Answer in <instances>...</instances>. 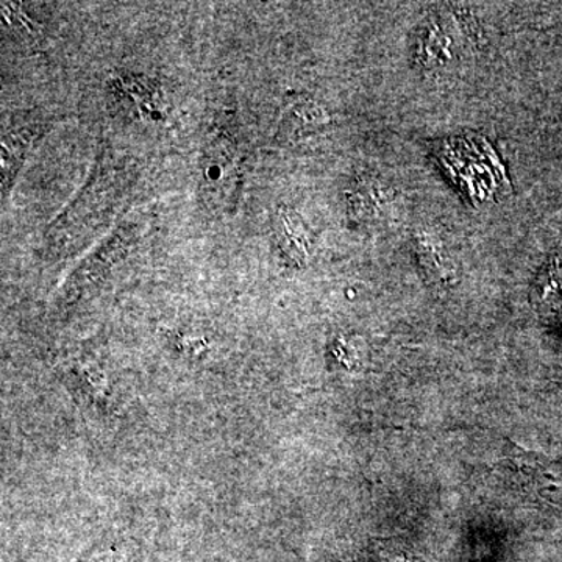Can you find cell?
I'll list each match as a JSON object with an SVG mask.
<instances>
[{
    "mask_svg": "<svg viewBox=\"0 0 562 562\" xmlns=\"http://www.w3.org/2000/svg\"><path fill=\"white\" fill-rule=\"evenodd\" d=\"M276 233L280 249L292 265L303 268L312 258V241L302 217L290 209H280L276 216Z\"/></svg>",
    "mask_w": 562,
    "mask_h": 562,
    "instance_id": "obj_2",
    "label": "cell"
},
{
    "mask_svg": "<svg viewBox=\"0 0 562 562\" xmlns=\"http://www.w3.org/2000/svg\"><path fill=\"white\" fill-rule=\"evenodd\" d=\"M330 121L327 111L319 103L310 98H292L284 106L281 116V135L295 136L299 133L319 128L325 122Z\"/></svg>",
    "mask_w": 562,
    "mask_h": 562,
    "instance_id": "obj_3",
    "label": "cell"
},
{
    "mask_svg": "<svg viewBox=\"0 0 562 562\" xmlns=\"http://www.w3.org/2000/svg\"><path fill=\"white\" fill-rule=\"evenodd\" d=\"M417 254L424 271L435 283L449 284L453 279V269L450 266L446 247L435 236L422 233L417 238Z\"/></svg>",
    "mask_w": 562,
    "mask_h": 562,
    "instance_id": "obj_5",
    "label": "cell"
},
{
    "mask_svg": "<svg viewBox=\"0 0 562 562\" xmlns=\"http://www.w3.org/2000/svg\"><path fill=\"white\" fill-rule=\"evenodd\" d=\"M353 562H425L405 543L395 539L372 541L358 553Z\"/></svg>",
    "mask_w": 562,
    "mask_h": 562,
    "instance_id": "obj_7",
    "label": "cell"
},
{
    "mask_svg": "<svg viewBox=\"0 0 562 562\" xmlns=\"http://www.w3.org/2000/svg\"><path fill=\"white\" fill-rule=\"evenodd\" d=\"M462 35L453 18H431L420 29L417 58L425 68L441 69L460 57Z\"/></svg>",
    "mask_w": 562,
    "mask_h": 562,
    "instance_id": "obj_1",
    "label": "cell"
},
{
    "mask_svg": "<svg viewBox=\"0 0 562 562\" xmlns=\"http://www.w3.org/2000/svg\"><path fill=\"white\" fill-rule=\"evenodd\" d=\"M349 203L358 221H382L390 209V195L379 181L361 180L351 190Z\"/></svg>",
    "mask_w": 562,
    "mask_h": 562,
    "instance_id": "obj_4",
    "label": "cell"
},
{
    "mask_svg": "<svg viewBox=\"0 0 562 562\" xmlns=\"http://www.w3.org/2000/svg\"><path fill=\"white\" fill-rule=\"evenodd\" d=\"M536 299L543 312H562V258H557L542 273L536 288Z\"/></svg>",
    "mask_w": 562,
    "mask_h": 562,
    "instance_id": "obj_8",
    "label": "cell"
},
{
    "mask_svg": "<svg viewBox=\"0 0 562 562\" xmlns=\"http://www.w3.org/2000/svg\"><path fill=\"white\" fill-rule=\"evenodd\" d=\"M33 128H24V131H16L5 133L2 139V192L10 190V184L13 183L16 177L18 169H20L21 161L24 160L29 147L33 140Z\"/></svg>",
    "mask_w": 562,
    "mask_h": 562,
    "instance_id": "obj_6",
    "label": "cell"
}]
</instances>
